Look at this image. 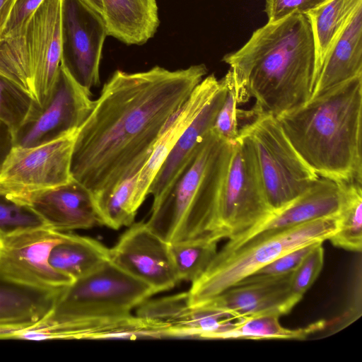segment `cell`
<instances>
[{"label":"cell","instance_id":"cell-1","mask_svg":"<svg viewBox=\"0 0 362 362\" xmlns=\"http://www.w3.org/2000/svg\"><path fill=\"white\" fill-rule=\"evenodd\" d=\"M207 72L204 64L173 71L160 66L116 70L77 131L72 178L99 198L139 173L167 121Z\"/></svg>","mask_w":362,"mask_h":362},{"label":"cell","instance_id":"cell-2","mask_svg":"<svg viewBox=\"0 0 362 362\" xmlns=\"http://www.w3.org/2000/svg\"><path fill=\"white\" fill-rule=\"evenodd\" d=\"M233 74L239 103L255 100L253 117H275L308 103L315 83L316 54L305 14L268 22L235 52L223 56Z\"/></svg>","mask_w":362,"mask_h":362},{"label":"cell","instance_id":"cell-3","mask_svg":"<svg viewBox=\"0 0 362 362\" xmlns=\"http://www.w3.org/2000/svg\"><path fill=\"white\" fill-rule=\"evenodd\" d=\"M156 293L110 260L59 293L47 315L33 326L41 340L147 337L132 312Z\"/></svg>","mask_w":362,"mask_h":362},{"label":"cell","instance_id":"cell-4","mask_svg":"<svg viewBox=\"0 0 362 362\" xmlns=\"http://www.w3.org/2000/svg\"><path fill=\"white\" fill-rule=\"evenodd\" d=\"M304 162L319 177L362 182V76L276 117Z\"/></svg>","mask_w":362,"mask_h":362},{"label":"cell","instance_id":"cell-5","mask_svg":"<svg viewBox=\"0 0 362 362\" xmlns=\"http://www.w3.org/2000/svg\"><path fill=\"white\" fill-rule=\"evenodd\" d=\"M233 143L210 129L164 194L153 202L147 226L169 244L220 240L217 212Z\"/></svg>","mask_w":362,"mask_h":362},{"label":"cell","instance_id":"cell-6","mask_svg":"<svg viewBox=\"0 0 362 362\" xmlns=\"http://www.w3.org/2000/svg\"><path fill=\"white\" fill-rule=\"evenodd\" d=\"M337 216L248 239L218 251L202 276L187 291L189 303L200 305L236 285L279 256L329 240L337 231Z\"/></svg>","mask_w":362,"mask_h":362},{"label":"cell","instance_id":"cell-7","mask_svg":"<svg viewBox=\"0 0 362 362\" xmlns=\"http://www.w3.org/2000/svg\"><path fill=\"white\" fill-rule=\"evenodd\" d=\"M62 1L44 0L20 33L0 40V75L40 107L51 98L61 65Z\"/></svg>","mask_w":362,"mask_h":362},{"label":"cell","instance_id":"cell-8","mask_svg":"<svg viewBox=\"0 0 362 362\" xmlns=\"http://www.w3.org/2000/svg\"><path fill=\"white\" fill-rule=\"evenodd\" d=\"M250 145L268 203L274 212L299 197L319 176L300 158L276 117L259 115L240 128Z\"/></svg>","mask_w":362,"mask_h":362},{"label":"cell","instance_id":"cell-9","mask_svg":"<svg viewBox=\"0 0 362 362\" xmlns=\"http://www.w3.org/2000/svg\"><path fill=\"white\" fill-rule=\"evenodd\" d=\"M274 213L267 199L250 144L238 136L219 195L217 222L221 238L234 239Z\"/></svg>","mask_w":362,"mask_h":362},{"label":"cell","instance_id":"cell-10","mask_svg":"<svg viewBox=\"0 0 362 362\" xmlns=\"http://www.w3.org/2000/svg\"><path fill=\"white\" fill-rule=\"evenodd\" d=\"M94 101L90 91L81 86L61 64L51 98L13 134V146L34 147L77 131L91 112Z\"/></svg>","mask_w":362,"mask_h":362},{"label":"cell","instance_id":"cell-11","mask_svg":"<svg viewBox=\"0 0 362 362\" xmlns=\"http://www.w3.org/2000/svg\"><path fill=\"white\" fill-rule=\"evenodd\" d=\"M107 36L103 15L82 0L62 1L61 64L89 91L100 83V64Z\"/></svg>","mask_w":362,"mask_h":362},{"label":"cell","instance_id":"cell-12","mask_svg":"<svg viewBox=\"0 0 362 362\" xmlns=\"http://www.w3.org/2000/svg\"><path fill=\"white\" fill-rule=\"evenodd\" d=\"M77 131L34 147L13 146L0 170V188L18 192L69 182Z\"/></svg>","mask_w":362,"mask_h":362},{"label":"cell","instance_id":"cell-13","mask_svg":"<svg viewBox=\"0 0 362 362\" xmlns=\"http://www.w3.org/2000/svg\"><path fill=\"white\" fill-rule=\"evenodd\" d=\"M65 234L42 226L0 235V269L12 278L35 286L65 287L73 280L49 263L50 251Z\"/></svg>","mask_w":362,"mask_h":362},{"label":"cell","instance_id":"cell-14","mask_svg":"<svg viewBox=\"0 0 362 362\" xmlns=\"http://www.w3.org/2000/svg\"><path fill=\"white\" fill-rule=\"evenodd\" d=\"M150 337H197L215 339L237 319L205 306L191 305L187 292L147 300L136 310Z\"/></svg>","mask_w":362,"mask_h":362},{"label":"cell","instance_id":"cell-15","mask_svg":"<svg viewBox=\"0 0 362 362\" xmlns=\"http://www.w3.org/2000/svg\"><path fill=\"white\" fill-rule=\"evenodd\" d=\"M109 260L124 273L156 293L173 288L180 281L170 244L144 222L132 224L116 245L109 248Z\"/></svg>","mask_w":362,"mask_h":362},{"label":"cell","instance_id":"cell-16","mask_svg":"<svg viewBox=\"0 0 362 362\" xmlns=\"http://www.w3.org/2000/svg\"><path fill=\"white\" fill-rule=\"evenodd\" d=\"M291 275L292 272L276 276H250L200 305L237 320L264 315L280 317L301 300L291 291Z\"/></svg>","mask_w":362,"mask_h":362},{"label":"cell","instance_id":"cell-17","mask_svg":"<svg viewBox=\"0 0 362 362\" xmlns=\"http://www.w3.org/2000/svg\"><path fill=\"white\" fill-rule=\"evenodd\" d=\"M11 193L54 230L64 233L102 225L93 193L73 178L54 187Z\"/></svg>","mask_w":362,"mask_h":362},{"label":"cell","instance_id":"cell-18","mask_svg":"<svg viewBox=\"0 0 362 362\" xmlns=\"http://www.w3.org/2000/svg\"><path fill=\"white\" fill-rule=\"evenodd\" d=\"M343 198L342 183L319 177L311 187L288 205L240 236L228 240L231 247L248 239L295 227L319 218L336 216Z\"/></svg>","mask_w":362,"mask_h":362},{"label":"cell","instance_id":"cell-19","mask_svg":"<svg viewBox=\"0 0 362 362\" xmlns=\"http://www.w3.org/2000/svg\"><path fill=\"white\" fill-rule=\"evenodd\" d=\"M220 86L221 79L218 80L214 74L204 78L167 121L148 160L139 173L134 194V202L137 209L148 196L151 183L167 156Z\"/></svg>","mask_w":362,"mask_h":362},{"label":"cell","instance_id":"cell-20","mask_svg":"<svg viewBox=\"0 0 362 362\" xmlns=\"http://www.w3.org/2000/svg\"><path fill=\"white\" fill-rule=\"evenodd\" d=\"M360 76H362V4L351 13L331 46L310 99Z\"/></svg>","mask_w":362,"mask_h":362},{"label":"cell","instance_id":"cell-21","mask_svg":"<svg viewBox=\"0 0 362 362\" xmlns=\"http://www.w3.org/2000/svg\"><path fill=\"white\" fill-rule=\"evenodd\" d=\"M62 288L30 285L0 269V325L28 328L36 325L49 313Z\"/></svg>","mask_w":362,"mask_h":362},{"label":"cell","instance_id":"cell-22","mask_svg":"<svg viewBox=\"0 0 362 362\" xmlns=\"http://www.w3.org/2000/svg\"><path fill=\"white\" fill-rule=\"evenodd\" d=\"M226 93V83L222 78L218 91L186 129L158 170L148 191V195L153 197V202L157 201L164 194L199 139L214 127Z\"/></svg>","mask_w":362,"mask_h":362},{"label":"cell","instance_id":"cell-23","mask_svg":"<svg viewBox=\"0 0 362 362\" xmlns=\"http://www.w3.org/2000/svg\"><path fill=\"white\" fill-rule=\"evenodd\" d=\"M107 35L128 45H142L160 24L156 0H101Z\"/></svg>","mask_w":362,"mask_h":362},{"label":"cell","instance_id":"cell-24","mask_svg":"<svg viewBox=\"0 0 362 362\" xmlns=\"http://www.w3.org/2000/svg\"><path fill=\"white\" fill-rule=\"evenodd\" d=\"M109 261V248L98 240L66 233L62 241L53 247L49 263L73 281L95 271Z\"/></svg>","mask_w":362,"mask_h":362},{"label":"cell","instance_id":"cell-25","mask_svg":"<svg viewBox=\"0 0 362 362\" xmlns=\"http://www.w3.org/2000/svg\"><path fill=\"white\" fill-rule=\"evenodd\" d=\"M360 4L362 0H327L305 14L310 21L315 42L316 80L331 46Z\"/></svg>","mask_w":362,"mask_h":362},{"label":"cell","instance_id":"cell-26","mask_svg":"<svg viewBox=\"0 0 362 362\" xmlns=\"http://www.w3.org/2000/svg\"><path fill=\"white\" fill-rule=\"evenodd\" d=\"M279 317L264 315L236 320L227 329L218 334L215 339H304L327 324L325 320H320L305 327L292 329L282 327Z\"/></svg>","mask_w":362,"mask_h":362},{"label":"cell","instance_id":"cell-27","mask_svg":"<svg viewBox=\"0 0 362 362\" xmlns=\"http://www.w3.org/2000/svg\"><path fill=\"white\" fill-rule=\"evenodd\" d=\"M362 182L342 183L343 198L337 229L329 239L336 247L353 252L362 249Z\"/></svg>","mask_w":362,"mask_h":362},{"label":"cell","instance_id":"cell-28","mask_svg":"<svg viewBox=\"0 0 362 362\" xmlns=\"http://www.w3.org/2000/svg\"><path fill=\"white\" fill-rule=\"evenodd\" d=\"M139 173L123 180L105 196L94 198L102 225L117 230L133 223L138 210L134 194Z\"/></svg>","mask_w":362,"mask_h":362},{"label":"cell","instance_id":"cell-29","mask_svg":"<svg viewBox=\"0 0 362 362\" xmlns=\"http://www.w3.org/2000/svg\"><path fill=\"white\" fill-rule=\"evenodd\" d=\"M218 240L202 239L170 244V251L179 281H195L215 257Z\"/></svg>","mask_w":362,"mask_h":362},{"label":"cell","instance_id":"cell-30","mask_svg":"<svg viewBox=\"0 0 362 362\" xmlns=\"http://www.w3.org/2000/svg\"><path fill=\"white\" fill-rule=\"evenodd\" d=\"M39 106L26 92L0 75V120L13 135Z\"/></svg>","mask_w":362,"mask_h":362},{"label":"cell","instance_id":"cell-31","mask_svg":"<svg viewBox=\"0 0 362 362\" xmlns=\"http://www.w3.org/2000/svg\"><path fill=\"white\" fill-rule=\"evenodd\" d=\"M42 226L43 220L33 209L0 188V235Z\"/></svg>","mask_w":362,"mask_h":362},{"label":"cell","instance_id":"cell-32","mask_svg":"<svg viewBox=\"0 0 362 362\" xmlns=\"http://www.w3.org/2000/svg\"><path fill=\"white\" fill-rule=\"evenodd\" d=\"M226 86L223 103L213 129L226 141L234 143L238 136V119L253 117L251 110L238 109L239 101L233 74L230 69L223 77Z\"/></svg>","mask_w":362,"mask_h":362},{"label":"cell","instance_id":"cell-33","mask_svg":"<svg viewBox=\"0 0 362 362\" xmlns=\"http://www.w3.org/2000/svg\"><path fill=\"white\" fill-rule=\"evenodd\" d=\"M324 263L322 243L315 245L292 272L291 288L294 294L303 298L314 284Z\"/></svg>","mask_w":362,"mask_h":362},{"label":"cell","instance_id":"cell-34","mask_svg":"<svg viewBox=\"0 0 362 362\" xmlns=\"http://www.w3.org/2000/svg\"><path fill=\"white\" fill-rule=\"evenodd\" d=\"M311 243L291 250L258 269L250 276H276L293 272L303 258L317 244Z\"/></svg>","mask_w":362,"mask_h":362},{"label":"cell","instance_id":"cell-35","mask_svg":"<svg viewBox=\"0 0 362 362\" xmlns=\"http://www.w3.org/2000/svg\"><path fill=\"white\" fill-rule=\"evenodd\" d=\"M327 0H266L268 22L276 23L292 14H307Z\"/></svg>","mask_w":362,"mask_h":362},{"label":"cell","instance_id":"cell-36","mask_svg":"<svg viewBox=\"0 0 362 362\" xmlns=\"http://www.w3.org/2000/svg\"><path fill=\"white\" fill-rule=\"evenodd\" d=\"M44 0H16L1 39L20 33Z\"/></svg>","mask_w":362,"mask_h":362},{"label":"cell","instance_id":"cell-37","mask_svg":"<svg viewBox=\"0 0 362 362\" xmlns=\"http://www.w3.org/2000/svg\"><path fill=\"white\" fill-rule=\"evenodd\" d=\"M13 146V133L9 127L0 120V170Z\"/></svg>","mask_w":362,"mask_h":362},{"label":"cell","instance_id":"cell-38","mask_svg":"<svg viewBox=\"0 0 362 362\" xmlns=\"http://www.w3.org/2000/svg\"><path fill=\"white\" fill-rule=\"evenodd\" d=\"M16 0H0V40Z\"/></svg>","mask_w":362,"mask_h":362},{"label":"cell","instance_id":"cell-39","mask_svg":"<svg viewBox=\"0 0 362 362\" xmlns=\"http://www.w3.org/2000/svg\"><path fill=\"white\" fill-rule=\"evenodd\" d=\"M26 327L11 325H0V339H13V336Z\"/></svg>","mask_w":362,"mask_h":362},{"label":"cell","instance_id":"cell-40","mask_svg":"<svg viewBox=\"0 0 362 362\" xmlns=\"http://www.w3.org/2000/svg\"><path fill=\"white\" fill-rule=\"evenodd\" d=\"M88 6L103 16V8L101 0H82Z\"/></svg>","mask_w":362,"mask_h":362}]
</instances>
